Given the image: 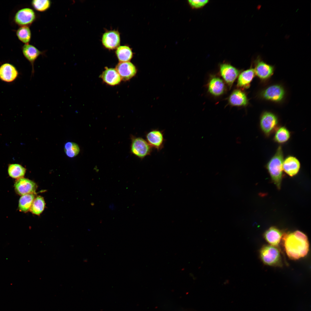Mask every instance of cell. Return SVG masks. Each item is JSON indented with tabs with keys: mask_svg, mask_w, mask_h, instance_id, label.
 <instances>
[{
	"mask_svg": "<svg viewBox=\"0 0 311 311\" xmlns=\"http://www.w3.org/2000/svg\"><path fill=\"white\" fill-rule=\"evenodd\" d=\"M283 239L286 253L291 259L297 260L307 255L309 244L307 236L298 230L284 235Z\"/></svg>",
	"mask_w": 311,
	"mask_h": 311,
	"instance_id": "cell-1",
	"label": "cell"
},
{
	"mask_svg": "<svg viewBox=\"0 0 311 311\" xmlns=\"http://www.w3.org/2000/svg\"><path fill=\"white\" fill-rule=\"evenodd\" d=\"M284 159L282 149V146L280 145L265 166L272 180L279 189L280 187L283 175Z\"/></svg>",
	"mask_w": 311,
	"mask_h": 311,
	"instance_id": "cell-2",
	"label": "cell"
},
{
	"mask_svg": "<svg viewBox=\"0 0 311 311\" xmlns=\"http://www.w3.org/2000/svg\"><path fill=\"white\" fill-rule=\"evenodd\" d=\"M279 126L278 117L274 113L265 111L261 115L259 127L261 131L266 137L270 136Z\"/></svg>",
	"mask_w": 311,
	"mask_h": 311,
	"instance_id": "cell-3",
	"label": "cell"
},
{
	"mask_svg": "<svg viewBox=\"0 0 311 311\" xmlns=\"http://www.w3.org/2000/svg\"><path fill=\"white\" fill-rule=\"evenodd\" d=\"M131 139L130 150L133 154L141 159L151 154L152 148L146 140L134 136H131Z\"/></svg>",
	"mask_w": 311,
	"mask_h": 311,
	"instance_id": "cell-4",
	"label": "cell"
},
{
	"mask_svg": "<svg viewBox=\"0 0 311 311\" xmlns=\"http://www.w3.org/2000/svg\"><path fill=\"white\" fill-rule=\"evenodd\" d=\"M260 256L263 262L267 265L276 266L280 262V252L276 247L270 245L263 246L260 250Z\"/></svg>",
	"mask_w": 311,
	"mask_h": 311,
	"instance_id": "cell-5",
	"label": "cell"
},
{
	"mask_svg": "<svg viewBox=\"0 0 311 311\" xmlns=\"http://www.w3.org/2000/svg\"><path fill=\"white\" fill-rule=\"evenodd\" d=\"M36 15L34 10L29 8H24L19 10L15 15V23L21 26H28L35 20Z\"/></svg>",
	"mask_w": 311,
	"mask_h": 311,
	"instance_id": "cell-6",
	"label": "cell"
},
{
	"mask_svg": "<svg viewBox=\"0 0 311 311\" xmlns=\"http://www.w3.org/2000/svg\"><path fill=\"white\" fill-rule=\"evenodd\" d=\"M285 94V90L281 86L274 85L269 86L263 90L261 95L266 100L278 102L283 99Z\"/></svg>",
	"mask_w": 311,
	"mask_h": 311,
	"instance_id": "cell-7",
	"label": "cell"
},
{
	"mask_svg": "<svg viewBox=\"0 0 311 311\" xmlns=\"http://www.w3.org/2000/svg\"><path fill=\"white\" fill-rule=\"evenodd\" d=\"M145 136L147 141L152 148L159 151L163 148L165 141L163 131L153 129L148 132Z\"/></svg>",
	"mask_w": 311,
	"mask_h": 311,
	"instance_id": "cell-8",
	"label": "cell"
},
{
	"mask_svg": "<svg viewBox=\"0 0 311 311\" xmlns=\"http://www.w3.org/2000/svg\"><path fill=\"white\" fill-rule=\"evenodd\" d=\"M18 75V70L11 64L5 63L0 66V79L3 81L12 82L16 79Z\"/></svg>",
	"mask_w": 311,
	"mask_h": 311,
	"instance_id": "cell-9",
	"label": "cell"
},
{
	"mask_svg": "<svg viewBox=\"0 0 311 311\" xmlns=\"http://www.w3.org/2000/svg\"><path fill=\"white\" fill-rule=\"evenodd\" d=\"M14 186L16 193L21 196L34 193L37 187L36 184L33 181L23 177L16 181Z\"/></svg>",
	"mask_w": 311,
	"mask_h": 311,
	"instance_id": "cell-10",
	"label": "cell"
},
{
	"mask_svg": "<svg viewBox=\"0 0 311 311\" xmlns=\"http://www.w3.org/2000/svg\"><path fill=\"white\" fill-rule=\"evenodd\" d=\"M116 70L122 80L127 81L133 77L136 73L135 66L129 62H120L116 66Z\"/></svg>",
	"mask_w": 311,
	"mask_h": 311,
	"instance_id": "cell-11",
	"label": "cell"
},
{
	"mask_svg": "<svg viewBox=\"0 0 311 311\" xmlns=\"http://www.w3.org/2000/svg\"><path fill=\"white\" fill-rule=\"evenodd\" d=\"M282 167L283 170L288 175L292 177L295 175L299 172L301 167V163L296 157L289 155L284 158Z\"/></svg>",
	"mask_w": 311,
	"mask_h": 311,
	"instance_id": "cell-12",
	"label": "cell"
},
{
	"mask_svg": "<svg viewBox=\"0 0 311 311\" xmlns=\"http://www.w3.org/2000/svg\"><path fill=\"white\" fill-rule=\"evenodd\" d=\"M220 71L221 76L230 87L232 86L239 73V70L236 68L227 63L220 65Z\"/></svg>",
	"mask_w": 311,
	"mask_h": 311,
	"instance_id": "cell-13",
	"label": "cell"
},
{
	"mask_svg": "<svg viewBox=\"0 0 311 311\" xmlns=\"http://www.w3.org/2000/svg\"><path fill=\"white\" fill-rule=\"evenodd\" d=\"M102 42L104 46L108 49L113 50L117 48L120 43L119 32L116 31L105 32L102 36Z\"/></svg>",
	"mask_w": 311,
	"mask_h": 311,
	"instance_id": "cell-14",
	"label": "cell"
},
{
	"mask_svg": "<svg viewBox=\"0 0 311 311\" xmlns=\"http://www.w3.org/2000/svg\"><path fill=\"white\" fill-rule=\"evenodd\" d=\"M22 51L24 56L31 65L32 76L35 73L34 62L40 55L43 54L44 52L40 51L34 46L29 44L24 45L22 48Z\"/></svg>",
	"mask_w": 311,
	"mask_h": 311,
	"instance_id": "cell-15",
	"label": "cell"
},
{
	"mask_svg": "<svg viewBox=\"0 0 311 311\" xmlns=\"http://www.w3.org/2000/svg\"><path fill=\"white\" fill-rule=\"evenodd\" d=\"M254 69L255 74L260 79L266 80L269 78L272 75L274 67L258 58L255 62Z\"/></svg>",
	"mask_w": 311,
	"mask_h": 311,
	"instance_id": "cell-16",
	"label": "cell"
},
{
	"mask_svg": "<svg viewBox=\"0 0 311 311\" xmlns=\"http://www.w3.org/2000/svg\"><path fill=\"white\" fill-rule=\"evenodd\" d=\"M100 77L104 83L111 86L117 85L122 80L116 69L113 68L105 67Z\"/></svg>",
	"mask_w": 311,
	"mask_h": 311,
	"instance_id": "cell-17",
	"label": "cell"
},
{
	"mask_svg": "<svg viewBox=\"0 0 311 311\" xmlns=\"http://www.w3.org/2000/svg\"><path fill=\"white\" fill-rule=\"evenodd\" d=\"M282 236L281 231L278 229L271 227L265 233L264 237L270 245L276 247L280 243Z\"/></svg>",
	"mask_w": 311,
	"mask_h": 311,
	"instance_id": "cell-18",
	"label": "cell"
},
{
	"mask_svg": "<svg viewBox=\"0 0 311 311\" xmlns=\"http://www.w3.org/2000/svg\"><path fill=\"white\" fill-rule=\"evenodd\" d=\"M255 75L254 69L251 68L242 72L238 80L237 86L243 89L249 88Z\"/></svg>",
	"mask_w": 311,
	"mask_h": 311,
	"instance_id": "cell-19",
	"label": "cell"
},
{
	"mask_svg": "<svg viewBox=\"0 0 311 311\" xmlns=\"http://www.w3.org/2000/svg\"><path fill=\"white\" fill-rule=\"evenodd\" d=\"M274 133L273 140L280 145L287 143L291 136V132L285 126H279Z\"/></svg>",
	"mask_w": 311,
	"mask_h": 311,
	"instance_id": "cell-20",
	"label": "cell"
},
{
	"mask_svg": "<svg viewBox=\"0 0 311 311\" xmlns=\"http://www.w3.org/2000/svg\"><path fill=\"white\" fill-rule=\"evenodd\" d=\"M230 103L232 106H242L248 103V100L246 94L242 91L236 90L234 91L229 98Z\"/></svg>",
	"mask_w": 311,
	"mask_h": 311,
	"instance_id": "cell-21",
	"label": "cell"
},
{
	"mask_svg": "<svg viewBox=\"0 0 311 311\" xmlns=\"http://www.w3.org/2000/svg\"><path fill=\"white\" fill-rule=\"evenodd\" d=\"M225 89L224 82L219 78L213 77L210 80L209 83L208 91L214 96H218L222 94L224 91Z\"/></svg>",
	"mask_w": 311,
	"mask_h": 311,
	"instance_id": "cell-22",
	"label": "cell"
},
{
	"mask_svg": "<svg viewBox=\"0 0 311 311\" xmlns=\"http://www.w3.org/2000/svg\"><path fill=\"white\" fill-rule=\"evenodd\" d=\"M33 194H26L21 197L18 204L19 209L20 211L26 212L30 209L35 198V195Z\"/></svg>",
	"mask_w": 311,
	"mask_h": 311,
	"instance_id": "cell-23",
	"label": "cell"
},
{
	"mask_svg": "<svg viewBox=\"0 0 311 311\" xmlns=\"http://www.w3.org/2000/svg\"><path fill=\"white\" fill-rule=\"evenodd\" d=\"M116 54L120 62H129L133 55L131 49L125 45L118 47L116 50Z\"/></svg>",
	"mask_w": 311,
	"mask_h": 311,
	"instance_id": "cell-24",
	"label": "cell"
},
{
	"mask_svg": "<svg viewBox=\"0 0 311 311\" xmlns=\"http://www.w3.org/2000/svg\"><path fill=\"white\" fill-rule=\"evenodd\" d=\"M26 169L21 165L17 164L9 165L8 169L9 175L11 177L18 179L24 176Z\"/></svg>",
	"mask_w": 311,
	"mask_h": 311,
	"instance_id": "cell-25",
	"label": "cell"
},
{
	"mask_svg": "<svg viewBox=\"0 0 311 311\" xmlns=\"http://www.w3.org/2000/svg\"><path fill=\"white\" fill-rule=\"evenodd\" d=\"M16 35L21 41L25 44H29L31 39V33L29 26H20L16 31Z\"/></svg>",
	"mask_w": 311,
	"mask_h": 311,
	"instance_id": "cell-26",
	"label": "cell"
},
{
	"mask_svg": "<svg viewBox=\"0 0 311 311\" xmlns=\"http://www.w3.org/2000/svg\"><path fill=\"white\" fill-rule=\"evenodd\" d=\"M45 206V202L43 198L38 196L34 199L30 210L33 214L40 215L43 211Z\"/></svg>",
	"mask_w": 311,
	"mask_h": 311,
	"instance_id": "cell-27",
	"label": "cell"
},
{
	"mask_svg": "<svg viewBox=\"0 0 311 311\" xmlns=\"http://www.w3.org/2000/svg\"><path fill=\"white\" fill-rule=\"evenodd\" d=\"M65 152L67 156L73 158L77 156L80 151V148L76 143L71 142L66 143L64 146Z\"/></svg>",
	"mask_w": 311,
	"mask_h": 311,
	"instance_id": "cell-28",
	"label": "cell"
},
{
	"mask_svg": "<svg viewBox=\"0 0 311 311\" xmlns=\"http://www.w3.org/2000/svg\"><path fill=\"white\" fill-rule=\"evenodd\" d=\"M33 8L39 12L46 11L50 7L51 2L49 0H33L31 2Z\"/></svg>",
	"mask_w": 311,
	"mask_h": 311,
	"instance_id": "cell-29",
	"label": "cell"
},
{
	"mask_svg": "<svg viewBox=\"0 0 311 311\" xmlns=\"http://www.w3.org/2000/svg\"><path fill=\"white\" fill-rule=\"evenodd\" d=\"M191 6L193 8H199L202 7L208 2V0H191L188 1Z\"/></svg>",
	"mask_w": 311,
	"mask_h": 311,
	"instance_id": "cell-30",
	"label": "cell"
}]
</instances>
